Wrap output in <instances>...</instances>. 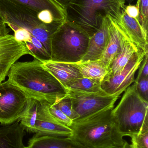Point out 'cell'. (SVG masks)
<instances>
[{
    "label": "cell",
    "mask_w": 148,
    "mask_h": 148,
    "mask_svg": "<svg viewBox=\"0 0 148 148\" xmlns=\"http://www.w3.org/2000/svg\"><path fill=\"white\" fill-rule=\"evenodd\" d=\"M38 14L13 0H0V15L6 25L26 30L30 39V56L44 62L50 60L51 38L57 29L43 23Z\"/></svg>",
    "instance_id": "6da1fadb"
},
{
    "label": "cell",
    "mask_w": 148,
    "mask_h": 148,
    "mask_svg": "<svg viewBox=\"0 0 148 148\" xmlns=\"http://www.w3.org/2000/svg\"><path fill=\"white\" fill-rule=\"evenodd\" d=\"M8 80L29 98L54 104L67 95V90L47 69L41 61L16 62L10 68Z\"/></svg>",
    "instance_id": "7a4b0ae2"
},
{
    "label": "cell",
    "mask_w": 148,
    "mask_h": 148,
    "mask_svg": "<svg viewBox=\"0 0 148 148\" xmlns=\"http://www.w3.org/2000/svg\"><path fill=\"white\" fill-rule=\"evenodd\" d=\"M113 109H104L73 121L71 138L84 148L121 147L126 140L111 114Z\"/></svg>",
    "instance_id": "3957f363"
},
{
    "label": "cell",
    "mask_w": 148,
    "mask_h": 148,
    "mask_svg": "<svg viewBox=\"0 0 148 148\" xmlns=\"http://www.w3.org/2000/svg\"><path fill=\"white\" fill-rule=\"evenodd\" d=\"M125 3L124 0H73L65 10L66 20L76 24L91 37L107 16L116 22L119 21Z\"/></svg>",
    "instance_id": "277c9868"
},
{
    "label": "cell",
    "mask_w": 148,
    "mask_h": 148,
    "mask_svg": "<svg viewBox=\"0 0 148 148\" xmlns=\"http://www.w3.org/2000/svg\"><path fill=\"white\" fill-rule=\"evenodd\" d=\"M111 114L124 136L148 130V102L140 95L134 83L124 91Z\"/></svg>",
    "instance_id": "5b68a950"
},
{
    "label": "cell",
    "mask_w": 148,
    "mask_h": 148,
    "mask_svg": "<svg viewBox=\"0 0 148 148\" xmlns=\"http://www.w3.org/2000/svg\"><path fill=\"white\" fill-rule=\"evenodd\" d=\"M90 37L78 26L67 20L54 33L51 41L50 60L76 63L87 50Z\"/></svg>",
    "instance_id": "8992f818"
},
{
    "label": "cell",
    "mask_w": 148,
    "mask_h": 148,
    "mask_svg": "<svg viewBox=\"0 0 148 148\" xmlns=\"http://www.w3.org/2000/svg\"><path fill=\"white\" fill-rule=\"evenodd\" d=\"M67 95L70 98L74 110L80 118L108 108H114L121 94L109 95L103 90L88 92L67 89Z\"/></svg>",
    "instance_id": "52a82bcc"
},
{
    "label": "cell",
    "mask_w": 148,
    "mask_h": 148,
    "mask_svg": "<svg viewBox=\"0 0 148 148\" xmlns=\"http://www.w3.org/2000/svg\"><path fill=\"white\" fill-rule=\"evenodd\" d=\"M29 97L8 80L0 83V123L12 124L25 110Z\"/></svg>",
    "instance_id": "ba28073f"
},
{
    "label": "cell",
    "mask_w": 148,
    "mask_h": 148,
    "mask_svg": "<svg viewBox=\"0 0 148 148\" xmlns=\"http://www.w3.org/2000/svg\"><path fill=\"white\" fill-rule=\"evenodd\" d=\"M147 53L140 50L133 56L122 72L105 77L101 83L102 89L109 95L122 94L134 82L135 75Z\"/></svg>",
    "instance_id": "9c48e42d"
},
{
    "label": "cell",
    "mask_w": 148,
    "mask_h": 148,
    "mask_svg": "<svg viewBox=\"0 0 148 148\" xmlns=\"http://www.w3.org/2000/svg\"><path fill=\"white\" fill-rule=\"evenodd\" d=\"M27 55L31 54L25 43L17 40L14 36L0 37V73L6 77L11 66Z\"/></svg>",
    "instance_id": "30bf717a"
},
{
    "label": "cell",
    "mask_w": 148,
    "mask_h": 148,
    "mask_svg": "<svg viewBox=\"0 0 148 148\" xmlns=\"http://www.w3.org/2000/svg\"><path fill=\"white\" fill-rule=\"evenodd\" d=\"M47 101H40L33 133L71 137L73 132L71 128L59 122L50 114L47 109Z\"/></svg>",
    "instance_id": "8fae6325"
},
{
    "label": "cell",
    "mask_w": 148,
    "mask_h": 148,
    "mask_svg": "<svg viewBox=\"0 0 148 148\" xmlns=\"http://www.w3.org/2000/svg\"><path fill=\"white\" fill-rule=\"evenodd\" d=\"M109 16L104 18L99 30L90 37L87 50L80 62L98 60L101 57L109 39Z\"/></svg>",
    "instance_id": "7c38bea8"
},
{
    "label": "cell",
    "mask_w": 148,
    "mask_h": 148,
    "mask_svg": "<svg viewBox=\"0 0 148 148\" xmlns=\"http://www.w3.org/2000/svg\"><path fill=\"white\" fill-rule=\"evenodd\" d=\"M116 23L133 43L144 52H148V34L137 19L129 16L123 9L120 21Z\"/></svg>",
    "instance_id": "4fadbf2b"
},
{
    "label": "cell",
    "mask_w": 148,
    "mask_h": 148,
    "mask_svg": "<svg viewBox=\"0 0 148 148\" xmlns=\"http://www.w3.org/2000/svg\"><path fill=\"white\" fill-rule=\"evenodd\" d=\"M43 67L67 89L75 81L82 77L75 63L57 62L49 60L42 62Z\"/></svg>",
    "instance_id": "5bb4252c"
},
{
    "label": "cell",
    "mask_w": 148,
    "mask_h": 148,
    "mask_svg": "<svg viewBox=\"0 0 148 148\" xmlns=\"http://www.w3.org/2000/svg\"><path fill=\"white\" fill-rule=\"evenodd\" d=\"M140 50L141 49L131 41L122 29L120 49L109 66L108 73L105 77L111 76L122 72L133 56Z\"/></svg>",
    "instance_id": "9a60e30c"
},
{
    "label": "cell",
    "mask_w": 148,
    "mask_h": 148,
    "mask_svg": "<svg viewBox=\"0 0 148 148\" xmlns=\"http://www.w3.org/2000/svg\"><path fill=\"white\" fill-rule=\"evenodd\" d=\"M30 148H84L71 137L35 134L29 140Z\"/></svg>",
    "instance_id": "2e32d148"
},
{
    "label": "cell",
    "mask_w": 148,
    "mask_h": 148,
    "mask_svg": "<svg viewBox=\"0 0 148 148\" xmlns=\"http://www.w3.org/2000/svg\"><path fill=\"white\" fill-rule=\"evenodd\" d=\"M109 39L106 49L99 60L108 69L120 49L122 34L120 27L110 16H109Z\"/></svg>",
    "instance_id": "e0dca14e"
},
{
    "label": "cell",
    "mask_w": 148,
    "mask_h": 148,
    "mask_svg": "<svg viewBox=\"0 0 148 148\" xmlns=\"http://www.w3.org/2000/svg\"><path fill=\"white\" fill-rule=\"evenodd\" d=\"M25 130L17 121L0 127V148H24Z\"/></svg>",
    "instance_id": "ac0fdd59"
},
{
    "label": "cell",
    "mask_w": 148,
    "mask_h": 148,
    "mask_svg": "<svg viewBox=\"0 0 148 148\" xmlns=\"http://www.w3.org/2000/svg\"><path fill=\"white\" fill-rule=\"evenodd\" d=\"M38 13L50 14L62 22L66 20L65 10L54 0H13Z\"/></svg>",
    "instance_id": "d6986e66"
},
{
    "label": "cell",
    "mask_w": 148,
    "mask_h": 148,
    "mask_svg": "<svg viewBox=\"0 0 148 148\" xmlns=\"http://www.w3.org/2000/svg\"><path fill=\"white\" fill-rule=\"evenodd\" d=\"M75 64L83 77L90 78L101 83L108 73V69L100 60Z\"/></svg>",
    "instance_id": "ffe728a7"
},
{
    "label": "cell",
    "mask_w": 148,
    "mask_h": 148,
    "mask_svg": "<svg viewBox=\"0 0 148 148\" xmlns=\"http://www.w3.org/2000/svg\"><path fill=\"white\" fill-rule=\"evenodd\" d=\"M40 101L29 98L25 110L18 121L25 130L33 133L37 116Z\"/></svg>",
    "instance_id": "44dd1931"
},
{
    "label": "cell",
    "mask_w": 148,
    "mask_h": 148,
    "mask_svg": "<svg viewBox=\"0 0 148 148\" xmlns=\"http://www.w3.org/2000/svg\"><path fill=\"white\" fill-rule=\"evenodd\" d=\"M67 89L88 92H97L102 90L100 82L83 77L75 81Z\"/></svg>",
    "instance_id": "7402d4cb"
},
{
    "label": "cell",
    "mask_w": 148,
    "mask_h": 148,
    "mask_svg": "<svg viewBox=\"0 0 148 148\" xmlns=\"http://www.w3.org/2000/svg\"><path fill=\"white\" fill-rule=\"evenodd\" d=\"M53 104L72 121L80 118V116L73 109L71 100L67 95Z\"/></svg>",
    "instance_id": "603a6c76"
},
{
    "label": "cell",
    "mask_w": 148,
    "mask_h": 148,
    "mask_svg": "<svg viewBox=\"0 0 148 148\" xmlns=\"http://www.w3.org/2000/svg\"><path fill=\"white\" fill-rule=\"evenodd\" d=\"M136 5L139 10L138 21L144 31L148 34V0H137Z\"/></svg>",
    "instance_id": "cb8c5ba5"
},
{
    "label": "cell",
    "mask_w": 148,
    "mask_h": 148,
    "mask_svg": "<svg viewBox=\"0 0 148 148\" xmlns=\"http://www.w3.org/2000/svg\"><path fill=\"white\" fill-rule=\"evenodd\" d=\"M47 109L50 114L59 122L70 127L72 125L73 121L57 108L54 104L47 102Z\"/></svg>",
    "instance_id": "d4e9b609"
},
{
    "label": "cell",
    "mask_w": 148,
    "mask_h": 148,
    "mask_svg": "<svg viewBox=\"0 0 148 148\" xmlns=\"http://www.w3.org/2000/svg\"><path fill=\"white\" fill-rule=\"evenodd\" d=\"M129 148H148V130L138 134H133Z\"/></svg>",
    "instance_id": "484cf974"
},
{
    "label": "cell",
    "mask_w": 148,
    "mask_h": 148,
    "mask_svg": "<svg viewBox=\"0 0 148 148\" xmlns=\"http://www.w3.org/2000/svg\"><path fill=\"white\" fill-rule=\"evenodd\" d=\"M140 95L148 102V77H142L134 82Z\"/></svg>",
    "instance_id": "4316f807"
},
{
    "label": "cell",
    "mask_w": 148,
    "mask_h": 148,
    "mask_svg": "<svg viewBox=\"0 0 148 148\" xmlns=\"http://www.w3.org/2000/svg\"><path fill=\"white\" fill-rule=\"evenodd\" d=\"M139 69L138 75L134 82L142 77H148V53L145 54Z\"/></svg>",
    "instance_id": "83f0119b"
},
{
    "label": "cell",
    "mask_w": 148,
    "mask_h": 148,
    "mask_svg": "<svg viewBox=\"0 0 148 148\" xmlns=\"http://www.w3.org/2000/svg\"><path fill=\"white\" fill-rule=\"evenodd\" d=\"M124 10L129 16L138 20L139 12L138 7L136 5L129 4L125 6Z\"/></svg>",
    "instance_id": "f1b7e54d"
},
{
    "label": "cell",
    "mask_w": 148,
    "mask_h": 148,
    "mask_svg": "<svg viewBox=\"0 0 148 148\" xmlns=\"http://www.w3.org/2000/svg\"><path fill=\"white\" fill-rule=\"evenodd\" d=\"M10 30L7 27V25L0 15V37L9 34Z\"/></svg>",
    "instance_id": "f546056e"
},
{
    "label": "cell",
    "mask_w": 148,
    "mask_h": 148,
    "mask_svg": "<svg viewBox=\"0 0 148 148\" xmlns=\"http://www.w3.org/2000/svg\"><path fill=\"white\" fill-rule=\"evenodd\" d=\"M57 4H59L64 10H66L68 6L73 0H54Z\"/></svg>",
    "instance_id": "4dcf8cb0"
},
{
    "label": "cell",
    "mask_w": 148,
    "mask_h": 148,
    "mask_svg": "<svg viewBox=\"0 0 148 148\" xmlns=\"http://www.w3.org/2000/svg\"><path fill=\"white\" fill-rule=\"evenodd\" d=\"M120 148H129V144L127 142L125 141L123 146L121 147Z\"/></svg>",
    "instance_id": "1f68e13d"
},
{
    "label": "cell",
    "mask_w": 148,
    "mask_h": 148,
    "mask_svg": "<svg viewBox=\"0 0 148 148\" xmlns=\"http://www.w3.org/2000/svg\"><path fill=\"white\" fill-rule=\"evenodd\" d=\"M5 78H6V77L4 76L2 74L0 73V83L3 82V81H4Z\"/></svg>",
    "instance_id": "d6a6232c"
},
{
    "label": "cell",
    "mask_w": 148,
    "mask_h": 148,
    "mask_svg": "<svg viewBox=\"0 0 148 148\" xmlns=\"http://www.w3.org/2000/svg\"><path fill=\"white\" fill-rule=\"evenodd\" d=\"M124 1L128 3L129 4H131V3H132L134 1V0H124Z\"/></svg>",
    "instance_id": "836d02e7"
},
{
    "label": "cell",
    "mask_w": 148,
    "mask_h": 148,
    "mask_svg": "<svg viewBox=\"0 0 148 148\" xmlns=\"http://www.w3.org/2000/svg\"><path fill=\"white\" fill-rule=\"evenodd\" d=\"M24 148H30L29 147H28V146H27V147H24Z\"/></svg>",
    "instance_id": "e575fe53"
}]
</instances>
